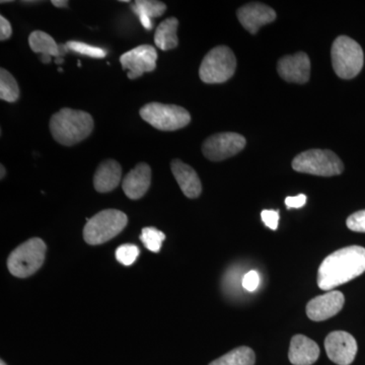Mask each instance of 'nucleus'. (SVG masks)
I'll return each instance as SVG.
<instances>
[{
  "label": "nucleus",
  "instance_id": "nucleus-23",
  "mask_svg": "<svg viewBox=\"0 0 365 365\" xmlns=\"http://www.w3.org/2000/svg\"><path fill=\"white\" fill-rule=\"evenodd\" d=\"M20 98V88L16 78L6 69L0 71V98L9 103H14Z\"/></svg>",
  "mask_w": 365,
  "mask_h": 365
},
{
  "label": "nucleus",
  "instance_id": "nucleus-28",
  "mask_svg": "<svg viewBox=\"0 0 365 365\" xmlns=\"http://www.w3.org/2000/svg\"><path fill=\"white\" fill-rule=\"evenodd\" d=\"M261 217L266 227L272 230H277L278 222H279L278 210H263L261 213Z\"/></svg>",
  "mask_w": 365,
  "mask_h": 365
},
{
  "label": "nucleus",
  "instance_id": "nucleus-14",
  "mask_svg": "<svg viewBox=\"0 0 365 365\" xmlns=\"http://www.w3.org/2000/svg\"><path fill=\"white\" fill-rule=\"evenodd\" d=\"M237 19L242 26L251 34H257L262 26L275 21L276 13L266 4L252 2L237 11Z\"/></svg>",
  "mask_w": 365,
  "mask_h": 365
},
{
  "label": "nucleus",
  "instance_id": "nucleus-3",
  "mask_svg": "<svg viewBox=\"0 0 365 365\" xmlns=\"http://www.w3.org/2000/svg\"><path fill=\"white\" fill-rule=\"evenodd\" d=\"M128 218L117 209H106L88 220L83 239L91 246L104 244L117 237L126 227Z\"/></svg>",
  "mask_w": 365,
  "mask_h": 365
},
{
  "label": "nucleus",
  "instance_id": "nucleus-2",
  "mask_svg": "<svg viewBox=\"0 0 365 365\" xmlns=\"http://www.w3.org/2000/svg\"><path fill=\"white\" fill-rule=\"evenodd\" d=\"M93 130V119L88 113L64 108L55 113L50 120L53 138L62 145L81 143Z\"/></svg>",
  "mask_w": 365,
  "mask_h": 365
},
{
  "label": "nucleus",
  "instance_id": "nucleus-24",
  "mask_svg": "<svg viewBox=\"0 0 365 365\" xmlns=\"http://www.w3.org/2000/svg\"><path fill=\"white\" fill-rule=\"evenodd\" d=\"M140 240L148 251L158 253L160 248H162L163 241L165 240V235L157 228L145 227L141 232Z\"/></svg>",
  "mask_w": 365,
  "mask_h": 365
},
{
  "label": "nucleus",
  "instance_id": "nucleus-12",
  "mask_svg": "<svg viewBox=\"0 0 365 365\" xmlns=\"http://www.w3.org/2000/svg\"><path fill=\"white\" fill-rule=\"evenodd\" d=\"M344 302V295L337 290L319 295L307 304V317L314 322L326 321L339 313Z\"/></svg>",
  "mask_w": 365,
  "mask_h": 365
},
{
  "label": "nucleus",
  "instance_id": "nucleus-4",
  "mask_svg": "<svg viewBox=\"0 0 365 365\" xmlns=\"http://www.w3.org/2000/svg\"><path fill=\"white\" fill-rule=\"evenodd\" d=\"M331 55L334 71L341 78H354L364 67V54L362 48L356 41L347 36H340L335 40Z\"/></svg>",
  "mask_w": 365,
  "mask_h": 365
},
{
  "label": "nucleus",
  "instance_id": "nucleus-6",
  "mask_svg": "<svg viewBox=\"0 0 365 365\" xmlns=\"http://www.w3.org/2000/svg\"><path fill=\"white\" fill-rule=\"evenodd\" d=\"M292 168L299 173L319 177H333L342 174L344 165L333 151L311 150L294 158Z\"/></svg>",
  "mask_w": 365,
  "mask_h": 365
},
{
  "label": "nucleus",
  "instance_id": "nucleus-26",
  "mask_svg": "<svg viewBox=\"0 0 365 365\" xmlns=\"http://www.w3.org/2000/svg\"><path fill=\"white\" fill-rule=\"evenodd\" d=\"M140 250L135 245H123L117 249L116 259L122 265L131 266L138 258Z\"/></svg>",
  "mask_w": 365,
  "mask_h": 365
},
{
  "label": "nucleus",
  "instance_id": "nucleus-21",
  "mask_svg": "<svg viewBox=\"0 0 365 365\" xmlns=\"http://www.w3.org/2000/svg\"><path fill=\"white\" fill-rule=\"evenodd\" d=\"M178 26L179 21L176 18L167 19L158 25L155 34V43L163 51L174 49L179 44Z\"/></svg>",
  "mask_w": 365,
  "mask_h": 365
},
{
  "label": "nucleus",
  "instance_id": "nucleus-16",
  "mask_svg": "<svg viewBox=\"0 0 365 365\" xmlns=\"http://www.w3.org/2000/svg\"><path fill=\"white\" fill-rule=\"evenodd\" d=\"M29 44L34 52L41 54L43 63H50L52 57L62 58L69 52L66 44H57L51 36L42 31H35L31 34Z\"/></svg>",
  "mask_w": 365,
  "mask_h": 365
},
{
  "label": "nucleus",
  "instance_id": "nucleus-17",
  "mask_svg": "<svg viewBox=\"0 0 365 365\" xmlns=\"http://www.w3.org/2000/svg\"><path fill=\"white\" fill-rule=\"evenodd\" d=\"M173 175L177 180L182 193L190 199H195L201 195L202 186L198 175L193 168L180 160H174L170 165Z\"/></svg>",
  "mask_w": 365,
  "mask_h": 365
},
{
  "label": "nucleus",
  "instance_id": "nucleus-33",
  "mask_svg": "<svg viewBox=\"0 0 365 365\" xmlns=\"http://www.w3.org/2000/svg\"><path fill=\"white\" fill-rule=\"evenodd\" d=\"M0 169H1V179H4V177L6 176V169H4V165H0Z\"/></svg>",
  "mask_w": 365,
  "mask_h": 365
},
{
  "label": "nucleus",
  "instance_id": "nucleus-29",
  "mask_svg": "<svg viewBox=\"0 0 365 365\" xmlns=\"http://www.w3.org/2000/svg\"><path fill=\"white\" fill-rule=\"evenodd\" d=\"M260 282V277L256 271H250L242 278V287L248 292H254L259 287Z\"/></svg>",
  "mask_w": 365,
  "mask_h": 365
},
{
  "label": "nucleus",
  "instance_id": "nucleus-34",
  "mask_svg": "<svg viewBox=\"0 0 365 365\" xmlns=\"http://www.w3.org/2000/svg\"><path fill=\"white\" fill-rule=\"evenodd\" d=\"M56 62L57 64H60V63H62V62H63V58H56Z\"/></svg>",
  "mask_w": 365,
  "mask_h": 365
},
{
  "label": "nucleus",
  "instance_id": "nucleus-27",
  "mask_svg": "<svg viewBox=\"0 0 365 365\" xmlns=\"http://www.w3.org/2000/svg\"><path fill=\"white\" fill-rule=\"evenodd\" d=\"M347 227L352 232H365V210L357 211L347 220Z\"/></svg>",
  "mask_w": 365,
  "mask_h": 365
},
{
  "label": "nucleus",
  "instance_id": "nucleus-11",
  "mask_svg": "<svg viewBox=\"0 0 365 365\" xmlns=\"http://www.w3.org/2000/svg\"><path fill=\"white\" fill-rule=\"evenodd\" d=\"M325 349L327 355L334 364L350 365L356 356L357 343L351 334L335 331L327 336Z\"/></svg>",
  "mask_w": 365,
  "mask_h": 365
},
{
  "label": "nucleus",
  "instance_id": "nucleus-1",
  "mask_svg": "<svg viewBox=\"0 0 365 365\" xmlns=\"http://www.w3.org/2000/svg\"><path fill=\"white\" fill-rule=\"evenodd\" d=\"M365 272V249L359 246L338 250L322 262L318 272V285L330 290L349 282Z\"/></svg>",
  "mask_w": 365,
  "mask_h": 365
},
{
  "label": "nucleus",
  "instance_id": "nucleus-10",
  "mask_svg": "<svg viewBox=\"0 0 365 365\" xmlns=\"http://www.w3.org/2000/svg\"><path fill=\"white\" fill-rule=\"evenodd\" d=\"M158 53L150 45H140L120 57L124 71H128V78H140L145 72L155 71L157 67Z\"/></svg>",
  "mask_w": 365,
  "mask_h": 365
},
{
  "label": "nucleus",
  "instance_id": "nucleus-18",
  "mask_svg": "<svg viewBox=\"0 0 365 365\" xmlns=\"http://www.w3.org/2000/svg\"><path fill=\"white\" fill-rule=\"evenodd\" d=\"M319 356V347L304 335H295L290 342L288 359L294 365L314 364Z\"/></svg>",
  "mask_w": 365,
  "mask_h": 365
},
{
  "label": "nucleus",
  "instance_id": "nucleus-8",
  "mask_svg": "<svg viewBox=\"0 0 365 365\" xmlns=\"http://www.w3.org/2000/svg\"><path fill=\"white\" fill-rule=\"evenodd\" d=\"M140 116L151 126L162 131H175L184 128L191 121V115L176 105L150 103L140 109Z\"/></svg>",
  "mask_w": 365,
  "mask_h": 365
},
{
  "label": "nucleus",
  "instance_id": "nucleus-35",
  "mask_svg": "<svg viewBox=\"0 0 365 365\" xmlns=\"http://www.w3.org/2000/svg\"><path fill=\"white\" fill-rule=\"evenodd\" d=\"M0 365H6V362L4 361V360H1V361H0Z\"/></svg>",
  "mask_w": 365,
  "mask_h": 365
},
{
  "label": "nucleus",
  "instance_id": "nucleus-30",
  "mask_svg": "<svg viewBox=\"0 0 365 365\" xmlns=\"http://www.w3.org/2000/svg\"><path fill=\"white\" fill-rule=\"evenodd\" d=\"M307 196L304 194H299V195L294 197H287L285 199V204L287 208H302V206L306 205Z\"/></svg>",
  "mask_w": 365,
  "mask_h": 365
},
{
  "label": "nucleus",
  "instance_id": "nucleus-9",
  "mask_svg": "<svg viewBox=\"0 0 365 365\" xmlns=\"http://www.w3.org/2000/svg\"><path fill=\"white\" fill-rule=\"evenodd\" d=\"M246 146V138L234 132L217 133L209 137L202 145L203 155L212 162H220L241 153Z\"/></svg>",
  "mask_w": 365,
  "mask_h": 365
},
{
  "label": "nucleus",
  "instance_id": "nucleus-20",
  "mask_svg": "<svg viewBox=\"0 0 365 365\" xmlns=\"http://www.w3.org/2000/svg\"><path fill=\"white\" fill-rule=\"evenodd\" d=\"M132 9L138 16L143 28L150 31L153 29L151 19L163 16L167 11V6L163 2L155 0H137L132 6Z\"/></svg>",
  "mask_w": 365,
  "mask_h": 365
},
{
  "label": "nucleus",
  "instance_id": "nucleus-19",
  "mask_svg": "<svg viewBox=\"0 0 365 365\" xmlns=\"http://www.w3.org/2000/svg\"><path fill=\"white\" fill-rule=\"evenodd\" d=\"M122 177V168L114 160H107L98 165L93 176V186L100 193H108L116 189Z\"/></svg>",
  "mask_w": 365,
  "mask_h": 365
},
{
  "label": "nucleus",
  "instance_id": "nucleus-7",
  "mask_svg": "<svg viewBox=\"0 0 365 365\" xmlns=\"http://www.w3.org/2000/svg\"><path fill=\"white\" fill-rule=\"evenodd\" d=\"M237 59L234 52L227 46L213 48L204 57L199 76L205 83H222L234 76Z\"/></svg>",
  "mask_w": 365,
  "mask_h": 365
},
{
  "label": "nucleus",
  "instance_id": "nucleus-13",
  "mask_svg": "<svg viewBox=\"0 0 365 365\" xmlns=\"http://www.w3.org/2000/svg\"><path fill=\"white\" fill-rule=\"evenodd\" d=\"M277 71L281 78L288 83L302 85L309 81L311 76V61L306 53H297L281 58L278 62Z\"/></svg>",
  "mask_w": 365,
  "mask_h": 365
},
{
  "label": "nucleus",
  "instance_id": "nucleus-32",
  "mask_svg": "<svg viewBox=\"0 0 365 365\" xmlns=\"http://www.w3.org/2000/svg\"><path fill=\"white\" fill-rule=\"evenodd\" d=\"M52 4L56 7H66L68 6V1H66V0H53Z\"/></svg>",
  "mask_w": 365,
  "mask_h": 365
},
{
  "label": "nucleus",
  "instance_id": "nucleus-15",
  "mask_svg": "<svg viewBox=\"0 0 365 365\" xmlns=\"http://www.w3.org/2000/svg\"><path fill=\"white\" fill-rule=\"evenodd\" d=\"M151 182V170L145 163H140L131 170L122 182L125 195L132 200H138L145 195L150 189Z\"/></svg>",
  "mask_w": 365,
  "mask_h": 365
},
{
  "label": "nucleus",
  "instance_id": "nucleus-22",
  "mask_svg": "<svg viewBox=\"0 0 365 365\" xmlns=\"http://www.w3.org/2000/svg\"><path fill=\"white\" fill-rule=\"evenodd\" d=\"M255 361L256 356L253 350L246 346H242L227 353L209 365H254Z\"/></svg>",
  "mask_w": 365,
  "mask_h": 365
},
{
  "label": "nucleus",
  "instance_id": "nucleus-25",
  "mask_svg": "<svg viewBox=\"0 0 365 365\" xmlns=\"http://www.w3.org/2000/svg\"><path fill=\"white\" fill-rule=\"evenodd\" d=\"M66 45L69 51L86 55L91 58H105L107 55V52L103 48L86 44V43L78 42V41H71V42L66 43Z\"/></svg>",
  "mask_w": 365,
  "mask_h": 365
},
{
  "label": "nucleus",
  "instance_id": "nucleus-31",
  "mask_svg": "<svg viewBox=\"0 0 365 365\" xmlns=\"http://www.w3.org/2000/svg\"><path fill=\"white\" fill-rule=\"evenodd\" d=\"M11 34H13V29H11V24L4 16H0V40L9 39Z\"/></svg>",
  "mask_w": 365,
  "mask_h": 365
},
{
  "label": "nucleus",
  "instance_id": "nucleus-5",
  "mask_svg": "<svg viewBox=\"0 0 365 365\" xmlns=\"http://www.w3.org/2000/svg\"><path fill=\"white\" fill-rule=\"evenodd\" d=\"M46 245L34 237L11 252L7 260L9 272L19 278H26L37 272L45 261Z\"/></svg>",
  "mask_w": 365,
  "mask_h": 365
}]
</instances>
